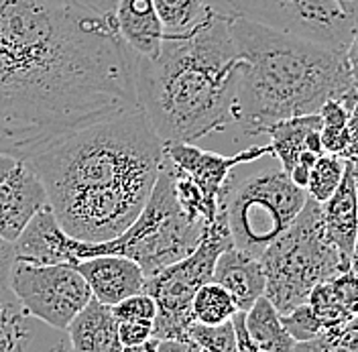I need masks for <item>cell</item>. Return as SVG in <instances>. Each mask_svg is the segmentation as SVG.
<instances>
[{
    "label": "cell",
    "instance_id": "obj_37",
    "mask_svg": "<svg viewBox=\"0 0 358 352\" xmlns=\"http://www.w3.org/2000/svg\"><path fill=\"white\" fill-rule=\"evenodd\" d=\"M159 352H203L192 340V338H185V340H159Z\"/></svg>",
    "mask_w": 358,
    "mask_h": 352
},
{
    "label": "cell",
    "instance_id": "obj_10",
    "mask_svg": "<svg viewBox=\"0 0 358 352\" xmlns=\"http://www.w3.org/2000/svg\"><path fill=\"white\" fill-rule=\"evenodd\" d=\"M10 291L27 316L53 330H66L86 308L92 291L73 265H33L15 261L8 273Z\"/></svg>",
    "mask_w": 358,
    "mask_h": 352
},
{
    "label": "cell",
    "instance_id": "obj_9",
    "mask_svg": "<svg viewBox=\"0 0 358 352\" xmlns=\"http://www.w3.org/2000/svg\"><path fill=\"white\" fill-rule=\"evenodd\" d=\"M232 15L346 53L357 33L334 0H228Z\"/></svg>",
    "mask_w": 358,
    "mask_h": 352
},
{
    "label": "cell",
    "instance_id": "obj_38",
    "mask_svg": "<svg viewBox=\"0 0 358 352\" xmlns=\"http://www.w3.org/2000/svg\"><path fill=\"white\" fill-rule=\"evenodd\" d=\"M80 2L104 17H114V10L118 6V0H80Z\"/></svg>",
    "mask_w": 358,
    "mask_h": 352
},
{
    "label": "cell",
    "instance_id": "obj_6",
    "mask_svg": "<svg viewBox=\"0 0 358 352\" xmlns=\"http://www.w3.org/2000/svg\"><path fill=\"white\" fill-rule=\"evenodd\" d=\"M265 297L283 316L308 302L317 283L350 269L324 234L322 206L308 198L289 228L261 255Z\"/></svg>",
    "mask_w": 358,
    "mask_h": 352
},
{
    "label": "cell",
    "instance_id": "obj_42",
    "mask_svg": "<svg viewBox=\"0 0 358 352\" xmlns=\"http://www.w3.org/2000/svg\"><path fill=\"white\" fill-rule=\"evenodd\" d=\"M346 163H348V169H350L352 183H355V190H357V196H358V155L350 157V159H346Z\"/></svg>",
    "mask_w": 358,
    "mask_h": 352
},
{
    "label": "cell",
    "instance_id": "obj_16",
    "mask_svg": "<svg viewBox=\"0 0 358 352\" xmlns=\"http://www.w3.org/2000/svg\"><path fill=\"white\" fill-rule=\"evenodd\" d=\"M114 24L124 45L138 57H155L163 43L153 0H118Z\"/></svg>",
    "mask_w": 358,
    "mask_h": 352
},
{
    "label": "cell",
    "instance_id": "obj_24",
    "mask_svg": "<svg viewBox=\"0 0 358 352\" xmlns=\"http://www.w3.org/2000/svg\"><path fill=\"white\" fill-rule=\"evenodd\" d=\"M163 35H179L194 29L206 17L208 4L203 0H153Z\"/></svg>",
    "mask_w": 358,
    "mask_h": 352
},
{
    "label": "cell",
    "instance_id": "obj_32",
    "mask_svg": "<svg viewBox=\"0 0 358 352\" xmlns=\"http://www.w3.org/2000/svg\"><path fill=\"white\" fill-rule=\"evenodd\" d=\"M118 336L122 346H134L153 338V322H124L118 324Z\"/></svg>",
    "mask_w": 358,
    "mask_h": 352
},
{
    "label": "cell",
    "instance_id": "obj_1",
    "mask_svg": "<svg viewBox=\"0 0 358 352\" xmlns=\"http://www.w3.org/2000/svg\"><path fill=\"white\" fill-rule=\"evenodd\" d=\"M134 53L80 0H0V153L22 161L134 111Z\"/></svg>",
    "mask_w": 358,
    "mask_h": 352
},
{
    "label": "cell",
    "instance_id": "obj_2",
    "mask_svg": "<svg viewBox=\"0 0 358 352\" xmlns=\"http://www.w3.org/2000/svg\"><path fill=\"white\" fill-rule=\"evenodd\" d=\"M163 159V141L136 106L57 139L22 163L43 183L47 206L66 234L104 242L141 214Z\"/></svg>",
    "mask_w": 358,
    "mask_h": 352
},
{
    "label": "cell",
    "instance_id": "obj_14",
    "mask_svg": "<svg viewBox=\"0 0 358 352\" xmlns=\"http://www.w3.org/2000/svg\"><path fill=\"white\" fill-rule=\"evenodd\" d=\"M73 239L64 232L53 212L43 208L22 228L19 239L13 242L15 261L33 265H73L71 259Z\"/></svg>",
    "mask_w": 358,
    "mask_h": 352
},
{
    "label": "cell",
    "instance_id": "obj_17",
    "mask_svg": "<svg viewBox=\"0 0 358 352\" xmlns=\"http://www.w3.org/2000/svg\"><path fill=\"white\" fill-rule=\"evenodd\" d=\"M320 129H322V118L317 112L285 118L268 127L265 132L271 139L268 149L285 174H289L297 165V159L303 151H312L315 155L324 153Z\"/></svg>",
    "mask_w": 358,
    "mask_h": 352
},
{
    "label": "cell",
    "instance_id": "obj_20",
    "mask_svg": "<svg viewBox=\"0 0 358 352\" xmlns=\"http://www.w3.org/2000/svg\"><path fill=\"white\" fill-rule=\"evenodd\" d=\"M324 330L340 326L358 316V273L344 271L313 287L306 302Z\"/></svg>",
    "mask_w": 358,
    "mask_h": 352
},
{
    "label": "cell",
    "instance_id": "obj_12",
    "mask_svg": "<svg viewBox=\"0 0 358 352\" xmlns=\"http://www.w3.org/2000/svg\"><path fill=\"white\" fill-rule=\"evenodd\" d=\"M88 283L92 297L104 306H116L124 297L145 291L147 275L138 265L118 255H98L73 265Z\"/></svg>",
    "mask_w": 358,
    "mask_h": 352
},
{
    "label": "cell",
    "instance_id": "obj_7",
    "mask_svg": "<svg viewBox=\"0 0 358 352\" xmlns=\"http://www.w3.org/2000/svg\"><path fill=\"white\" fill-rule=\"evenodd\" d=\"M308 202L281 167H265L245 177L230 176L218 210L224 214L232 244L259 257L281 237Z\"/></svg>",
    "mask_w": 358,
    "mask_h": 352
},
{
    "label": "cell",
    "instance_id": "obj_21",
    "mask_svg": "<svg viewBox=\"0 0 358 352\" xmlns=\"http://www.w3.org/2000/svg\"><path fill=\"white\" fill-rule=\"evenodd\" d=\"M245 328L248 338L263 352H293L297 344L289 332L285 330L281 314L265 295L245 311Z\"/></svg>",
    "mask_w": 358,
    "mask_h": 352
},
{
    "label": "cell",
    "instance_id": "obj_29",
    "mask_svg": "<svg viewBox=\"0 0 358 352\" xmlns=\"http://www.w3.org/2000/svg\"><path fill=\"white\" fill-rule=\"evenodd\" d=\"M187 338H192L203 352H238L232 320L224 324H216V326H206V324L194 322L187 328Z\"/></svg>",
    "mask_w": 358,
    "mask_h": 352
},
{
    "label": "cell",
    "instance_id": "obj_36",
    "mask_svg": "<svg viewBox=\"0 0 358 352\" xmlns=\"http://www.w3.org/2000/svg\"><path fill=\"white\" fill-rule=\"evenodd\" d=\"M13 263H15L13 244L0 241V286H6L8 283V273H10Z\"/></svg>",
    "mask_w": 358,
    "mask_h": 352
},
{
    "label": "cell",
    "instance_id": "obj_31",
    "mask_svg": "<svg viewBox=\"0 0 358 352\" xmlns=\"http://www.w3.org/2000/svg\"><path fill=\"white\" fill-rule=\"evenodd\" d=\"M281 322L285 326V330L289 332L291 338L295 342H306L312 340L315 336H320L324 332L322 322L315 318V314L308 304H301L297 308H293L287 314L281 316Z\"/></svg>",
    "mask_w": 358,
    "mask_h": 352
},
{
    "label": "cell",
    "instance_id": "obj_3",
    "mask_svg": "<svg viewBox=\"0 0 358 352\" xmlns=\"http://www.w3.org/2000/svg\"><path fill=\"white\" fill-rule=\"evenodd\" d=\"M241 53L230 15L212 6L194 29L163 35L155 57L134 55L136 106L165 143H196L232 125Z\"/></svg>",
    "mask_w": 358,
    "mask_h": 352
},
{
    "label": "cell",
    "instance_id": "obj_8",
    "mask_svg": "<svg viewBox=\"0 0 358 352\" xmlns=\"http://www.w3.org/2000/svg\"><path fill=\"white\" fill-rule=\"evenodd\" d=\"M230 246H234L232 237L224 214L218 210L214 220L203 224L200 241L187 257L147 279L145 291L157 304V316L153 320L155 340L187 338V328L194 324L192 300L201 286L212 281L218 257Z\"/></svg>",
    "mask_w": 358,
    "mask_h": 352
},
{
    "label": "cell",
    "instance_id": "obj_30",
    "mask_svg": "<svg viewBox=\"0 0 358 352\" xmlns=\"http://www.w3.org/2000/svg\"><path fill=\"white\" fill-rule=\"evenodd\" d=\"M112 316L116 318L118 324L124 322H153L157 316L155 300L147 293H134L131 297H124L116 306H112Z\"/></svg>",
    "mask_w": 358,
    "mask_h": 352
},
{
    "label": "cell",
    "instance_id": "obj_43",
    "mask_svg": "<svg viewBox=\"0 0 358 352\" xmlns=\"http://www.w3.org/2000/svg\"><path fill=\"white\" fill-rule=\"evenodd\" d=\"M350 271L358 273V232L355 239V246H352V255H350Z\"/></svg>",
    "mask_w": 358,
    "mask_h": 352
},
{
    "label": "cell",
    "instance_id": "obj_41",
    "mask_svg": "<svg viewBox=\"0 0 358 352\" xmlns=\"http://www.w3.org/2000/svg\"><path fill=\"white\" fill-rule=\"evenodd\" d=\"M122 352H159V340L151 338V340L134 344V346H122Z\"/></svg>",
    "mask_w": 358,
    "mask_h": 352
},
{
    "label": "cell",
    "instance_id": "obj_15",
    "mask_svg": "<svg viewBox=\"0 0 358 352\" xmlns=\"http://www.w3.org/2000/svg\"><path fill=\"white\" fill-rule=\"evenodd\" d=\"M212 281L222 286L234 300L238 311H248L265 295V271L259 257L230 246L218 257Z\"/></svg>",
    "mask_w": 358,
    "mask_h": 352
},
{
    "label": "cell",
    "instance_id": "obj_13",
    "mask_svg": "<svg viewBox=\"0 0 358 352\" xmlns=\"http://www.w3.org/2000/svg\"><path fill=\"white\" fill-rule=\"evenodd\" d=\"M45 204L43 183L21 161L0 183V241L13 244Z\"/></svg>",
    "mask_w": 358,
    "mask_h": 352
},
{
    "label": "cell",
    "instance_id": "obj_27",
    "mask_svg": "<svg viewBox=\"0 0 358 352\" xmlns=\"http://www.w3.org/2000/svg\"><path fill=\"white\" fill-rule=\"evenodd\" d=\"M317 114L322 118L320 136H322L324 153L340 155L344 159L346 143H348V116H350V111L340 100H328L317 111Z\"/></svg>",
    "mask_w": 358,
    "mask_h": 352
},
{
    "label": "cell",
    "instance_id": "obj_19",
    "mask_svg": "<svg viewBox=\"0 0 358 352\" xmlns=\"http://www.w3.org/2000/svg\"><path fill=\"white\" fill-rule=\"evenodd\" d=\"M71 352H122L112 309L94 297L66 328Z\"/></svg>",
    "mask_w": 358,
    "mask_h": 352
},
{
    "label": "cell",
    "instance_id": "obj_5",
    "mask_svg": "<svg viewBox=\"0 0 358 352\" xmlns=\"http://www.w3.org/2000/svg\"><path fill=\"white\" fill-rule=\"evenodd\" d=\"M201 228L203 224L192 222L179 208L171 171L163 159L153 192L133 224L112 241L82 242L73 239L71 259L76 265L98 255L127 257L138 265L149 279L161 269L187 257L200 241Z\"/></svg>",
    "mask_w": 358,
    "mask_h": 352
},
{
    "label": "cell",
    "instance_id": "obj_34",
    "mask_svg": "<svg viewBox=\"0 0 358 352\" xmlns=\"http://www.w3.org/2000/svg\"><path fill=\"white\" fill-rule=\"evenodd\" d=\"M355 155H358V102L350 108V116H348V143H346L344 159H350Z\"/></svg>",
    "mask_w": 358,
    "mask_h": 352
},
{
    "label": "cell",
    "instance_id": "obj_33",
    "mask_svg": "<svg viewBox=\"0 0 358 352\" xmlns=\"http://www.w3.org/2000/svg\"><path fill=\"white\" fill-rule=\"evenodd\" d=\"M232 324H234V332H236V351L238 352H263L246 334L245 328V311H236L232 316Z\"/></svg>",
    "mask_w": 358,
    "mask_h": 352
},
{
    "label": "cell",
    "instance_id": "obj_25",
    "mask_svg": "<svg viewBox=\"0 0 358 352\" xmlns=\"http://www.w3.org/2000/svg\"><path fill=\"white\" fill-rule=\"evenodd\" d=\"M165 157V155H163ZM167 161V159H165ZM169 165V171H171V181H173V192H176V199H178L179 208L183 210V214L189 218L192 222H198V224H210V222L216 218V210L210 208V204L206 202L201 190L198 188V183L187 176L185 171L178 169L176 165Z\"/></svg>",
    "mask_w": 358,
    "mask_h": 352
},
{
    "label": "cell",
    "instance_id": "obj_23",
    "mask_svg": "<svg viewBox=\"0 0 358 352\" xmlns=\"http://www.w3.org/2000/svg\"><path fill=\"white\" fill-rule=\"evenodd\" d=\"M238 311L234 300L230 297V293L218 286L216 281H208L206 286H201L194 300H192V318L198 324L206 326H216L224 324L228 320H232V316Z\"/></svg>",
    "mask_w": 358,
    "mask_h": 352
},
{
    "label": "cell",
    "instance_id": "obj_28",
    "mask_svg": "<svg viewBox=\"0 0 358 352\" xmlns=\"http://www.w3.org/2000/svg\"><path fill=\"white\" fill-rule=\"evenodd\" d=\"M293 352H358V316L312 340L297 342Z\"/></svg>",
    "mask_w": 358,
    "mask_h": 352
},
{
    "label": "cell",
    "instance_id": "obj_39",
    "mask_svg": "<svg viewBox=\"0 0 358 352\" xmlns=\"http://www.w3.org/2000/svg\"><path fill=\"white\" fill-rule=\"evenodd\" d=\"M334 2L338 4V8L350 19L355 29H358V0H334Z\"/></svg>",
    "mask_w": 358,
    "mask_h": 352
},
{
    "label": "cell",
    "instance_id": "obj_18",
    "mask_svg": "<svg viewBox=\"0 0 358 352\" xmlns=\"http://www.w3.org/2000/svg\"><path fill=\"white\" fill-rule=\"evenodd\" d=\"M320 206H322V224H324L326 239L334 244L346 261H350L358 232V196L348 163L338 190Z\"/></svg>",
    "mask_w": 358,
    "mask_h": 352
},
{
    "label": "cell",
    "instance_id": "obj_22",
    "mask_svg": "<svg viewBox=\"0 0 358 352\" xmlns=\"http://www.w3.org/2000/svg\"><path fill=\"white\" fill-rule=\"evenodd\" d=\"M33 318L15 297L8 286H0V352H27Z\"/></svg>",
    "mask_w": 358,
    "mask_h": 352
},
{
    "label": "cell",
    "instance_id": "obj_40",
    "mask_svg": "<svg viewBox=\"0 0 358 352\" xmlns=\"http://www.w3.org/2000/svg\"><path fill=\"white\" fill-rule=\"evenodd\" d=\"M19 163H21L19 159H15V157H10V155L0 153V183L19 167Z\"/></svg>",
    "mask_w": 358,
    "mask_h": 352
},
{
    "label": "cell",
    "instance_id": "obj_11",
    "mask_svg": "<svg viewBox=\"0 0 358 352\" xmlns=\"http://www.w3.org/2000/svg\"><path fill=\"white\" fill-rule=\"evenodd\" d=\"M163 155L171 165L185 171L198 183L210 208L218 212L220 196H222L232 171L243 163H255V161L267 157L271 155V149H268V145L246 147L245 151L228 157V155L214 153V151H203L194 143H165Z\"/></svg>",
    "mask_w": 358,
    "mask_h": 352
},
{
    "label": "cell",
    "instance_id": "obj_4",
    "mask_svg": "<svg viewBox=\"0 0 358 352\" xmlns=\"http://www.w3.org/2000/svg\"><path fill=\"white\" fill-rule=\"evenodd\" d=\"M241 53L232 100V122L246 136L265 134L271 125L315 114L328 100L350 111L358 92L342 53L230 15Z\"/></svg>",
    "mask_w": 358,
    "mask_h": 352
},
{
    "label": "cell",
    "instance_id": "obj_26",
    "mask_svg": "<svg viewBox=\"0 0 358 352\" xmlns=\"http://www.w3.org/2000/svg\"><path fill=\"white\" fill-rule=\"evenodd\" d=\"M344 169H346V159H342L340 155H320L310 169L308 185H306L308 198L315 199L317 204H324L338 190Z\"/></svg>",
    "mask_w": 358,
    "mask_h": 352
},
{
    "label": "cell",
    "instance_id": "obj_35",
    "mask_svg": "<svg viewBox=\"0 0 358 352\" xmlns=\"http://www.w3.org/2000/svg\"><path fill=\"white\" fill-rule=\"evenodd\" d=\"M344 59H346V66H348V73L352 78V84H355V88L358 92V29L357 33L352 35V39H350V45H348V49L344 53Z\"/></svg>",
    "mask_w": 358,
    "mask_h": 352
}]
</instances>
